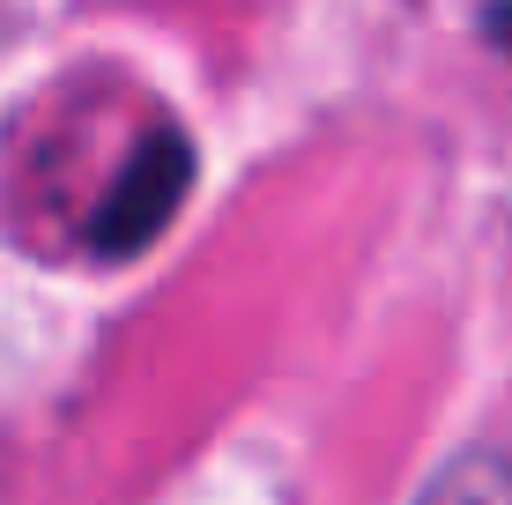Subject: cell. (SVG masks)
I'll return each instance as SVG.
<instances>
[{"instance_id": "obj_2", "label": "cell", "mask_w": 512, "mask_h": 505, "mask_svg": "<svg viewBox=\"0 0 512 505\" xmlns=\"http://www.w3.org/2000/svg\"><path fill=\"white\" fill-rule=\"evenodd\" d=\"M416 505H512V461L490 446H468L416 491Z\"/></svg>"}, {"instance_id": "obj_1", "label": "cell", "mask_w": 512, "mask_h": 505, "mask_svg": "<svg viewBox=\"0 0 512 505\" xmlns=\"http://www.w3.org/2000/svg\"><path fill=\"white\" fill-rule=\"evenodd\" d=\"M186 186H193V142L171 127V119L141 127V142L119 156V171H112V186H104V201L90 208V223H82L90 253L127 260V253L149 246V238H164V223L179 216Z\"/></svg>"}]
</instances>
